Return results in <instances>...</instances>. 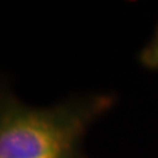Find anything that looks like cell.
Returning <instances> with one entry per match:
<instances>
[{"instance_id":"obj_1","label":"cell","mask_w":158,"mask_h":158,"mask_svg":"<svg viewBox=\"0 0 158 158\" xmlns=\"http://www.w3.org/2000/svg\"><path fill=\"white\" fill-rule=\"evenodd\" d=\"M115 102L112 94L96 92L41 108L3 90L0 158H87L83 138Z\"/></svg>"},{"instance_id":"obj_2","label":"cell","mask_w":158,"mask_h":158,"mask_svg":"<svg viewBox=\"0 0 158 158\" xmlns=\"http://www.w3.org/2000/svg\"><path fill=\"white\" fill-rule=\"evenodd\" d=\"M141 65L150 70H158V24L153 32L150 40L138 56Z\"/></svg>"}]
</instances>
